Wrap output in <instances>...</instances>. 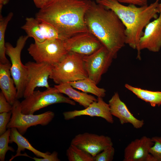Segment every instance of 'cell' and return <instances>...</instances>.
I'll list each match as a JSON object with an SVG mask.
<instances>
[{"label": "cell", "mask_w": 161, "mask_h": 161, "mask_svg": "<svg viewBox=\"0 0 161 161\" xmlns=\"http://www.w3.org/2000/svg\"><path fill=\"white\" fill-rule=\"evenodd\" d=\"M90 0H51L36 13L39 22L54 27L66 39L88 31L84 17Z\"/></svg>", "instance_id": "obj_1"}, {"label": "cell", "mask_w": 161, "mask_h": 161, "mask_svg": "<svg viewBox=\"0 0 161 161\" xmlns=\"http://www.w3.org/2000/svg\"><path fill=\"white\" fill-rule=\"evenodd\" d=\"M89 32L112 54L114 58L126 44V28L112 10L92 1L85 15Z\"/></svg>", "instance_id": "obj_2"}, {"label": "cell", "mask_w": 161, "mask_h": 161, "mask_svg": "<svg viewBox=\"0 0 161 161\" xmlns=\"http://www.w3.org/2000/svg\"><path fill=\"white\" fill-rule=\"evenodd\" d=\"M160 0L139 7L132 4L125 6L117 0H96V2L112 10L117 15L126 28V44L137 50V58L140 60V40L143 35L144 28L150 20L158 17Z\"/></svg>", "instance_id": "obj_3"}, {"label": "cell", "mask_w": 161, "mask_h": 161, "mask_svg": "<svg viewBox=\"0 0 161 161\" xmlns=\"http://www.w3.org/2000/svg\"><path fill=\"white\" fill-rule=\"evenodd\" d=\"M88 77L83 55L73 52H68L60 62L53 66L49 76L57 84Z\"/></svg>", "instance_id": "obj_4"}, {"label": "cell", "mask_w": 161, "mask_h": 161, "mask_svg": "<svg viewBox=\"0 0 161 161\" xmlns=\"http://www.w3.org/2000/svg\"><path fill=\"white\" fill-rule=\"evenodd\" d=\"M58 103L76 105L75 101L58 92L54 86L50 87L43 91H34L32 94L24 98L21 102V111L24 114H33L41 109Z\"/></svg>", "instance_id": "obj_5"}, {"label": "cell", "mask_w": 161, "mask_h": 161, "mask_svg": "<svg viewBox=\"0 0 161 161\" xmlns=\"http://www.w3.org/2000/svg\"><path fill=\"white\" fill-rule=\"evenodd\" d=\"M29 54L35 62L53 66L60 62L69 52L64 41L46 40L42 42L35 41L27 49Z\"/></svg>", "instance_id": "obj_6"}, {"label": "cell", "mask_w": 161, "mask_h": 161, "mask_svg": "<svg viewBox=\"0 0 161 161\" xmlns=\"http://www.w3.org/2000/svg\"><path fill=\"white\" fill-rule=\"evenodd\" d=\"M29 37L21 36L17 40L16 46L9 42L5 43L6 54L11 61L10 72L17 89V99L24 97L26 71L21 59V53Z\"/></svg>", "instance_id": "obj_7"}, {"label": "cell", "mask_w": 161, "mask_h": 161, "mask_svg": "<svg viewBox=\"0 0 161 161\" xmlns=\"http://www.w3.org/2000/svg\"><path fill=\"white\" fill-rule=\"evenodd\" d=\"M12 116L7 128H16L19 132L23 135L30 127L40 125L46 126L53 120L55 113L47 111L41 114H24L21 111V102L16 100L12 105Z\"/></svg>", "instance_id": "obj_8"}, {"label": "cell", "mask_w": 161, "mask_h": 161, "mask_svg": "<svg viewBox=\"0 0 161 161\" xmlns=\"http://www.w3.org/2000/svg\"><path fill=\"white\" fill-rule=\"evenodd\" d=\"M114 58L112 54L103 45L92 53L83 56L84 65L88 77L98 84Z\"/></svg>", "instance_id": "obj_9"}, {"label": "cell", "mask_w": 161, "mask_h": 161, "mask_svg": "<svg viewBox=\"0 0 161 161\" xmlns=\"http://www.w3.org/2000/svg\"><path fill=\"white\" fill-rule=\"evenodd\" d=\"M25 65L26 77L23 97L29 96L37 87H50L48 79L52 66L47 63L28 61Z\"/></svg>", "instance_id": "obj_10"}, {"label": "cell", "mask_w": 161, "mask_h": 161, "mask_svg": "<svg viewBox=\"0 0 161 161\" xmlns=\"http://www.w3.org/2000/svg\"><path fill=\"white\" fill-rule=\"evenodd\" d=\"M64 43L69 52L75 53L83 56L92 53L103 45L89 31L72 36L64 41Z\"/></svg>", "instance_id": "obj_11"}, {"label": "cell", "mask_w": 161, "mask_h": 161, "mask_svg": "<svg viewBox=\"0 0 161 161\" xmlns=\"http://www.w3.org/2000/svg\"><path fill=\"white\" fill-rule=\"evenodd\" d=\"M70 144L81 149L93 157L107 147L113 146L112 139L109 137L88 132L75 136Z\"/></svg>", "instance_id": "obj_12"}, {"label": "cell", "mask_w": 161, "mask_h": 161, "mask_svg": "<svg viewBox=\"0 0 161 161\" xmlns=\"http://www.w3.org/2000/svg\"><path fill=\"white\" fill-rule=\"evenodd\" d=\"M159 15L145 26L139 43V51L146 49L157 52L161 48V3L158 5Z\"/></svg>", "instance_id": "obj_13"}, {"label": "cell", "mask_w": 161, "mask_h": 161, "mask_svg": "<svg viewBox=\"0 0 161 161\" xmlns=\"http://www.w3.org/2000/svg\"><path fill=\"white\" fill-rule=\"evenodd\" d=\"M16 143L18 148L16 154L12 157L9 161H11L15 158L20 156H24L31 157L26 154H21V152L25 149L32 152L36 156L42 157L39 158L33 157L32 159L35 161H59L58 153L54 151L52 154L49 152L44 153L36 149L29 143L28 140L21 134L17 129L15 128H11L9 143Z\"/></svg>", "instance_id": "obj_14"}, {"label": "cell", "mask_w": 161, "mask_h": 161, "mask_svg": "<svg viewBox=\"0 0 161 161\" xmlns=\"http://www.w3.org/2000/svg\"><path fill=\"white\" fill-rule=\"evenodd\" d=\"M63 114L66 120L81 116L87 115L101 117L111 124L114 122L109 103L105 102L102 97H97L96 101L83 109L65 112Z\"/></svg>", "instance_id": "obj_15"}, {"label": "cell", "mask_w": 161, "mask_h": 161, "mask_svg": "<svg viewBox=\"0 0 161 161\" xmlns=\"http://www.w3.org/2000/svg\"><path fill=\"white\" fill-rule=\"evenodd\" d=\"M151 138L143 136L131 141L125 148L123 161H149L150 149L153 145Z\"/></svg>", "instance_id": "obj_16"}, {"label": "cell", "mask_w": 161, "mask_h": 161, "mask_svg": "<svg viewBox=\"0 0 161 161\" xmlns=\"http://www.w3.org/2000/svg\"><path fill=\"white\" fill-rule=\"evenodd\" d=\"M109 104L112 114L119 119L121 124L129 123L136 129H140L144 125V120L137 119L133 115L121 100L117 92H115L109 100Z\"/></svg>", "instance_id": "obj_17"}, {"label": "cell", "mask_w": 161, "mask_h": 161, "mask_svg": "<svg viewBox=\"0 0 161 161\" xmlns=\"http://www.w3.org/2000/svg\"><path fill=\"white\" fill-rule=\"evenodd\" d=\"M10 62L0 63V88L8 101L12 105L17 100V89L10 72Z\"/></svg>", "instance_id": "obj_18"}, {"label": "cell", "mask_w": 161, "mask_h": 161, "mask_svg": "<svg viewBox=\"0 0 161 161\" xmlns=\"http://www.w3.org/2000/svg\"><path fill=\"white\" fill-rule=\"evenodd\" d=\"M54 86L58 92L66 95L70 99L85 108L97 100V98L93 95L76 90L69 82L57 84Z\"/></svg>", "instance_id": "obj_19"}, {"label": "cell", "mask_w": 161, "mask_h": 161, "mask_svg": "<svg viewBox=\"0 0 161 161\" xmlns=\"http://www.w3.org/2000/svg\"><path fill=\"white\" fill-rule=\"evenodd\" d=\"M125 87L138 98L149 103L153 107L161 105V91H153L133 86L126 84Z\"/></svg>", "instance_id": "obj_20"}, {"label": "cell", "mask_w": 161, "mask_h": 161, "mask_svg": "<svg viewBox=\"0 0 161 161\" xmlns=\"http://www.w3.org/2000/svg\"><path fill=\"white\" fill-rule=\"evenodd\" d=\"M69 83L74 88L91 93L97 97L103 98L106 95V90L97 86V84L88 77Z\"/></svg>", "instance_id": "obj_21"}, {"label": "cell", "mask_w": 161, "mask_h": 161, "mask_svg": "<svg viewBox=\"0 0 161 161\" xmlns=\"http://www.w3.org/2000/svg\"><path fill=\"white\" fill-rule=\"evenodd\" d=\"M40 22L36 18L27 17L26 22L21 28L26 33L29 37L32 38L35 41L42 42L45 40L40 26Z\"/></svg>", "instance_id": "obj_22"}, {"label": "cell", "mask_w": 161, "mask_h": 161, "mask_svg": "<svg viewBox=\"0 0 161 161\" xmlns=\"http://www.w3.org/2000/svg\"><path fill=\"white\" fill-rule=\"evenodd\" d=\"M12 12L9 13L5 17L0 16V63L5 64L10 62L6 56L5 34L7 24L13 16Z\"/></svg>", "instance_id": "obj_23"}, {"label": "cell", "mask_w": 161, "mask_h": 161, "mask_svg": "<svg viewBox=\"0 0 161 161\" xmlns=\"http://www.w3.org/2000/svg\"><path fill=\"white\" fill-rule=\"evenodd\" d=\"M69 161H94V157L76 146L71 144L66 150Z\"/></svg>", "instance_id": "obj_24"}, {"label": "cell", "mask_w": 161, "mask_h": 161, "mask_svg": "<svg viewBox=\"0 0 161 161\" xmlns=\"http://www.w3.org/2000/svg\"><path fill=\"white\" fill-rule=\"evenodd\" d=\"M39 22L40 27L45 40L58 39L64 41L66 40L64 37L53 26L44 22Z\"/></svg>", "instance_id": "obj_25"}, {"label": "cell", "mask_w": 161, "mask_h": 161, "mask_svg": "<svg viewBox=\"0 0 161 161\" xmlns=\"http://www.w3.org/2000/svg\"><path fill=\"white\" fill-rule=\"evenodd\" d=\"M11 128L7 129V131L0 136V160L4 161L5 155L8 151L14 152L13 148L9 146Z\"/></svg>", "instance_id": "obj_26"}, {"label": "cell", "mask_w": 161, "mask_h": 161, "mask_svg": "<svg viewBox=\"0 0 161 161\" xmlns=\"http://www.w3.org/2000/svg\"><path fill=\"white\" fill-rule=\"evenodd\" d=\"M114 153L113 146H109L94 157V161H112Z\"/></svg>", "instance_id": "obj_27"}, {"label": "cell", "mask_w": 161, "mask_h": 161, "mask_svg": "<svg viewBox=\"0 0 161 161\" xmlns=\"http://www.w3.org/2000/svg\"><path fill=\"white\" fill-rule=\"evenodd\" d=\"M151 138L154 144L151 148L149 153L157 161H161V137L154 136Z\"/></svg>", "instance_id": "obj_28"}, {"label": "cell", "mask_w": 161, "mask_h": 161, "mask_svg": "<svg viewBox=\"0 0 161 161\" xmlns=\"http://www.w3.org/2000/svg\"><path fill=\"white\" fill-rule=\"evenodd\" d=\"M11 112L0 114V135L6 131L7 125L9 122L12 116Z\"/></svg>", "instance_id": "obj_29"}, {"label": "cell", "mask_w": 161, "mask_h": 161, "mask_svg": "<svg viewBox=\"0 0 161 161\" xmlns=\"http://www.w3.org/2000/svg\"><path fill=\"white\" fill-rule=\"evenodd\" d=\"M12 105L9 103L3 94L0 92V113L11 112Z\"/></svg>", "instance_id": "obj_30"}, {"label": "cell", "mask_w": 161, "mask_h": 161, "mask_svg": "<svg viewBox=\"0 0 161 161\" xmlns=\"http://www.w3.org/2000/svg\"><path fill=\"white\" fill-rule=\"evenodd\" d=\"M120 3L132 4L139 6L148 5V0H117Z\"/></svg>", "instance_id": "obj_31"}, {"label": "cell", "mask_w": 161, "mask_h": 161, "mask_svg": "<svg viewBox=\"0 0 161 161\" xmlns=\"http://www.w3.org/2000/svg\"><path fill=\"white\" fill-rule=\"evenodd\" d=\"M36 7L41 9L46 6L51 0H33Z\"/></svg>", "instance_id": "obj_32"}, {"label": "cell", "mask_w": 161, "mask_h": 161, "mask_svg": "<svg viewBox=\"0 0 161 161\" xmlns=\"http://www.w3.org/2000/svg\"><path fill=\"white\" fill-rule=\"evenodd\" d=\"M9 0H0V12H1L3 6L7 4Z\"/></svg>", "instance_id": "obj_33"}]
</instances>
